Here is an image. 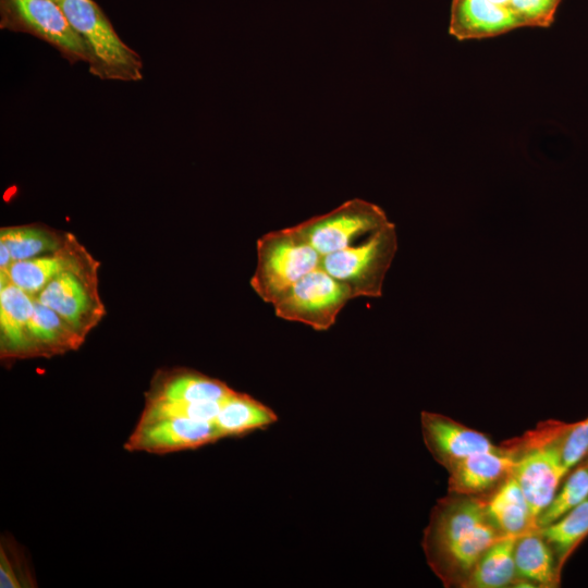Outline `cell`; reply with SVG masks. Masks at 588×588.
<instances>
[{
	"instance_id": "obj_1",
	"label": "cell",
	"mask_w": 588,
	"mask_h": 588,
	"mask_svg": "<svg viewBox=\"0 0 588 588\" xmlns=\"http://www.w3.org/2000/svg\"><path fill=\"white\" fill-rule=\"evenodd\" d=\"M433 515L425 548L433 565L468 573L485 551L504 535L490 520L486 500L455 494Z\"/></svg>"
},
{
	"instance_id": "obj_2",
	"label": "cell",
	"mask_w": 588,
	"mask_h": 588,
	"mask_svg": "<svg viewBox=\"0 0 588 588\" xmlns=\"http://www.w3.org/2000/svg\"><path fill=\"white\" fill-rule=\"evenodd\" d=\"M58 3L86 45L91 74L127 82L143 78L138 53L123 42L94 0H59Z\"/></svg>"
},
{
	"instance_id": "obj_3",
	"label": "cell",
	"mask_w": 588,
	"mask_h": 588,
	"mask_svg": "<svg viewBox=\"0 0 588 588\" xmlns=\"http://www.w3.org/2000/svg\"><path fill=\"white\" fill-rule=\"evenodd\" d=\"M256 252L257 265L250 285L271 305L299 279L321 266L322 256L295 225L264 234L256 243Z\"/></svg>"
},
{
	"instance_id": "obj_4",
	"label": "cell",
	"mask_w": 588,
	"mask_h": 588,
	"mask_svg": "<svg viewBox=\"0 0 588 588\" xmlns=\"http://www.w3.org/2000/svg\"><path fill=\"white\" fill-rule=\"evenodd\" d=\"M396 250L395 225L389 222L358 243L322 256L320 267L344 284L353 298L380 297Z\"/></svg>"
},
{
	"instance_id": "obj_5",
	"label": "cell",
	"mask_w": 588,
	"mask_h": 588,
	"mask_svg": "<svg viewBox=\"0 0 588 588\" xmlns=\"http://www.w3.org/2000/svg\"><path fill=\"white\" fill-rule=\"evenodd\" d=\"M99 267V261L88 253L34 296L36 301L58 313L84 338L106 314L98 290Z\"/></svg>"
},
{
	"instance_id": "obj_6",
	"label": "cell",
	"mask_w": 588,
	"mask_h": 588,
	"mask_svg": "<svg viewBox=\"0 0 588 588\" xmlns=\"http://www.w3.org/2000/svg\"><path fill=\"white\" fill-rule=\"evenodd\" d=\"M565 428L566 425L554 422L531 436L527 445L520 446L512 471L527 500L535 524L569 470L563 462L561 448Z\"/></svg>"
},
{
	"instance_id": "obj_7",
	"label": "cell",
	"mask_w": 588,
	"mask_h": 588,
	"mask_svg": "<svg viewBox=\"0 0 588 588\" xmlns=\"http://www.w3.org/2000/svg\"><path fill=\"white\" fill-rule=\"evenodd\" d=\"M352 298L344 284L318 267L286 290L272 306L279 318L323 331L335 323L338 315Z\"/></svg>"
},
{
	"instance_id": "obj_8",
	"label": "cell",
	"mask_w": 588,
	"mask_h": 588,
	"mask_svg": "<svg viewBox=\"0 0 588 588\" xmlns=\"http://www.w3.org/2000/svg\"><path fill=\"white\" fill-rule=\"evenodd\" d=\"M381 207L362 198L296 224V229L321 255L352 246L389 223Z\"/></svg>"
},
{
	"instance_id": "obj_9",
	"label": "cell",
	"mask_w": 588,
	"mask_h": 588,
	"mask_svg": "<svg viewBox=\"0 0 588 588\" xmlns=\"http://www.w3.org/2000/svg\"><path fill=\"white\" fill-rule=\"evenodd\" d=\"M1 27L30 33L58 48L71 61L89 60L86 45L58 1L0 0Z\"/></svg>"
},
{
	"instance_id": "obj_10",
	"label": "cell",
	"mask_w": 588,
	"mask_h": 588,
	"mask_svg": "<svg viewBox=\"0 0 588 588\" xmlns=\"http://www.w3.org/2000/svg\"><path fill=\"white\" fill-rule=\"evenodd\" d=\"M220 438L215 421L183 417L139 418L124 448L128 452L162 455L197 449Z\"/></svg>"
},
{
	"instance_id": "obj_11",
	"label": "cell",
	"mask_w": 588,
	"mask_h": 588,
	"mask_svg": "<svg viewBox=\"0 0 588 588\" xmlns=\"http://www.w3.org/2000/svg\"><path fill=\"white\" fill-rule=\"evenodd\" d=\"M520 449L495 446L471 454L448 468L449 491L461 495H480L498 487L512 474Z\"/></svg>"
},
{
	"instance_id": "obj_12",
	"label": "cell",
	"mask_w": 588,
	"mask_h": 588,
	"mask_svg": "<svg viewBox=\"0 0 588 588\" xmlns=\"http://www.w3.org/2000/svg\"><path fill=\"white\" fill-rule=\"evenodd\" d=\"M421 430L426 446L446 469L471 454L497 446L485 433L437 413H421Z\"/></svg>"
},
{
	"instance_id": "obj_13",
	"label": "cell",
	"mask_w": 588,
	"mask_h": 588,
	"mask_svg": "<svg viewBox=\"0 0 588 588\" xmlns=\"http://www.w3.org/2000/svg\"><path fill=\"white\" fill-rule=\"evenodd\" d=\"M524 27L505 5L490 0H452L449 33L458 40L483 39Z\"/></svg>"
},
{
	"instance_id": "obj_14",
	"label": "cell",
	"mask_w": 588,
	"mask_h": 588,
	"mask_svg": "<svg viewBox=\"0 0 588 588\" xmlns=\"http://www.w3.org/2000/svg\"><path fill=\"white\" fill-rule=\"evenodd\" d=\"M233 390L223 381L187 368L158 371L145 394V402H221Z\"/></svg>"
},
{
	"instance_id": "obj_15",
	"label": "cell",
	"mask_w": 588,
	"mask_h": 588,
	"mask_svg": "<svg viewBox=\"0 0 588 588\" xmlns=\"http://www.w3.org/2000/svg\"><path fill=\"white\" fill-rule=\"evenodd\" d=\"M34 296L0 277V356L4 360L32 358L29 323Z\"/></svg>"
},
{
	"instance_id": "obj_16",
	"label": "cell",
	"mask_w": 588,
	"mask_h": 588,
	"mask_svg": "<svg viewBox=\"0 0 588 588\" xmlns=\"http://www.w3.org/2000/svg\"><path fill=\"white\" fill-rule=\"evenodd\" d=\"M89 252L69 232L65 243L57 250L34 258L14 261L0 273L32 296H36L52 279L81 261Z\"/></svg>"
},
{
	"instance_id": "obj_17",
	"label": "cell",
	"mask_w": 588,
	"mask_h": 588,
	"mask_svg": "<svg viewBox=\"0 0 588 588\" xmlns=\"http://www.w3.org/2000/svg\"><path fill=\"white\" fill-rule=\"evenodd\" d=\"M84 341L58 313L35 299L29 323L32 357L62 355L77 350Z\"/></svg>"
},
{
	"instance_id": "obj_18",
	"label": "cell",
	"mask_w": 588,
	"mask_h": 588,
	"mask_svg": "<svg viewBox=\"0 0 588 588\" xmlns=\"http://www.w3.org/2000/svg\"><path fill=\"white\" fill-rule=\"evenodd\" d=\"M486 509L492 524L504 536L517 537L535 529L527 500L513 474L486 499Z\"/></svg>"
},
{
	"instance_id": "obj_19",
	"label": "cell",
	"mask_w": 588,
	"mask_h": 588,
	"mask_svg": "<svg viewBox=\"0 0 588 588\" xmlns=\"http://www.w3.org/2000/svg\"><path fill=\"white\" fill-rule=\"evenodd\" d=\"M277 420L274 412L246 393L232 391L220 405L215 424L223 437L242 436Z\"/></svg>"
},
{
	"instance_id": "obj_20",
	"label": "cell",
	"mask_w": 588,
	"mask_h": 588,
	"mask_svg": "<svg viewBox=\"0 0 588 588\" xmlns=\"http://www.w3.org/2000/svg\"><path fill=\"white\" fill-rule=\"evenodd\" d=\"M517 537L504 536L491 544L467 574L465 584L476 588H502L513 584L517 577L514 560Z\"/></svg>"
},
{
	"instance_id": "obj_21",
	"label": "cell",
	"mask_w": 588,
	"mask_h": 588,
	"mask_svg": "<svg viewBox=\"0 0 588 588\" xmlns=\"http://www.w3.org/2000/svg\"><path fill=\"white\" fill-rule=\"evenodd\" d=\"M68 233L42 223L9 225L0 229V243L9 248L14 262L59 249Z\"/></svg>"
},
{
	"instance_id": "obj_22",
	"label": "cell",
	"mask_w": 588,
	"mask_h": 588,
	"mask_svg": "<svg viewBox=\"0 0 588 588\" xmlns=\"http://www.w3.org/2000/svg\"><path fill=\"white\" fill-rule=\"evenodd\" d=\"M514 560L516 574L520 579L546 587L555 585L558 572L554 552L541 535L518 536Z\"/></svg>"
},
{
	"instance_id": "obj_23",
	"label": "cell",
	"mask_w": 588,
	"mask_h": 588,
	"mask_svg": "<svg viewBox=\"0 0 588 588\" xmlns=\"http://www.w3.org/2000/svg\"><path fill=\"white\" fill-rule=\"evenodd\" d=\"M559 559L588 534V498L550 525L538 529Z\"/></svg>"
},
{
	"instance_id": "obj_24",
	"label": "cell",
	"mask_w": 588,
	"mask_h": 588,
	"mask_svg": "<svg viewBox=\"0 0 588 588\" xmlns=\"http://www.w3.org/2000/svg\"><path fill=\"white\" fill-rule=\"evenodd\" d=\"M588 498V465L577 464L561 483L549 505L538 516L535 527L543 528L555 522Z\"/></svg>"
},
{
	"instance_id": "obj_25",
	"label": "cell",
	"mask_w": 588,
	"mask_h": 588,
	"mask_svg": "<svg viewBox=\"0 0 588 588\" xmlns=\"http://www.w3.org/2000/svg\"><path fill=\"white\" fill-rule=\"evenodd\" d=\"M562 0H511L510 9L524 27H549Z\"/></svg>"
},
{
	"instance_id": "obj_26",
	"label": "cell",
	"mask_w": 588,
	"mask_h": 588,
	"mask_svg": "<svg viewBox=\"0 0 588 588\" xmlns=\"http://www.w3.org/2000/svg\"><path fill=\"white\" fill-rule=\"evenodd\" d=\"M13 544L9 546L7 539L0 542V587L1 588H23L35 587L28 569H23L22 561H17Z\"/></svg>"
},
{
	"instance_id": "obj_27",
	"label": "cell",
	"mask_w": 588,
	"mask_h": 588,
	"mask_svg": "<svg viewBox=\"0 0 588 588\" xmlns=\"http://www.w3.org/2000/svg\"><path fill=\"white\" fill-rule=\"evenodd\" d=\"M562 456L571 470L588 455V417L574 425H566L561 437Z\"/></svg>"
},
{
	"instance_id": "obj_28",
	"label": "cell",
	"mask_w": 588,
	"mask_h": 588,
	"mask_svg": "<svg viewBox=\"0 0 588 588\" xmlns=\"http://www.w3.org/2000/svg\"><path fill=\"white\" fill-rule=\"evenodd\" d=\"M12 264L13 260L9 248L3 243H0V273L7 272Z\"/></svg>"
},
{
	"instance_id": "obj_29",
	"label": "cell",
	"mask_w": 588,
	"mask_h": 588,
	"mask_svg": "<svg viewBox=\"0 0 588 588\" xmlns=\"http://www.w3.org/2000/svg\"><path fill=\"white\" fill-rule=\"evenodd\" d=\"M585 463L588 465V455L585 457Z\"/></svg>"
},
{
	"instance_id": "obj_30",
	"label": "cell",
	"mask_w": 588,
	"mask_h": 588,
	"mask_svg": "<svg viewBox=\"0 0 588 588\" xmlns=\"http://www.w3.org/2000/svg\"><path fill=\"white\" fill-rule=\"evenodd\" d=\"M54 1H59V0H54Z\"/></svg>"
}]
</instances>
